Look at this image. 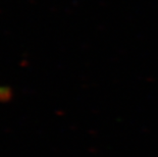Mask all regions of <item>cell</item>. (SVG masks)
<instances>
[{
    "instance_id": "6da1fadb",
    "label": "cell",
    "mask_w": 158,
    "mask_h": 157,
    "mask_svg": "<svg viewBox=\"0 0 158 157\" xmlns=\"http://www.w3.org/2000/svg\"><path fill=\"white\" fill-rule=\"evenodd\" d=\"M11 95L10 90L6 87H1L0 86V101H5L7 100Z\"/></svg>"
}]
</instances>
